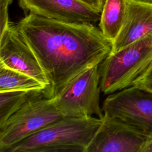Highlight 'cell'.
<instances>
[{
	"label": "cell",
	"instance_id": "obj_1",
	"mask_svg": "<svg viewBox=\"0 0 152 152\" xmlns=\"http://www.w3.org/2000/svg\"><path fill=\"white\" fill-rule=\"evenodd\" d=\"M14 24L46 75L49 86L45 94L48 98L57 96L80 73L99 65L112 50V42L93 24L32 14Z\"/></svg>",
	"mask_w": 152,
	"mask_h": 152
},
{
	"label": "cell",
	"instance_id": "obj_2",
	"mask_svg": "<svg viewBox=\"0 0 152 152\" xmlns=\"http://www.w3.org/2000/svg\"><path fill=\"white\" fill-rule=\"evenodd\" d=\"M102 119L64 117L10 147L6 152H86Z\"/></svg>",
	"mask_w": 152,
	"mask_h": 152
},
{
	"label": "cell",
	"instance_id": "obj_3",
	"mask_svg": "<svg viewBox=\"0 0 152 152\" xmlns=\"http://www.w3.org/2000/svg\"><path fill=\"white\" fill-rule=\"evenodd\" d=\"M152 68V32L110 52L99 64L101 91L107 94L134 86Z\"/></svg>",
	"mask_w": 152,
	"mask_h": 152
},
{
	"label": "cell",
	"instance_id": "obj_4",
	"mask_svg": "<svg viewBox=\"0 0 152 152\" xmlns=\"http://www.w3.org/2000/svg\"><path fill=\"white\" fill-rule=\"evenodd\" d=\"M65 117L53 98L42 94L27 101L0 125V152Z\"/></svg>",
	"mask_w": 152,
	"mask_h": 152
},
{
	"label": "cell",
	"instance_id": "obj_5",
	"mask_svg": "<svg viewBox=\"0 0 152 152\" xmlns=\"http://www.w3.org/2000/svg\"><path fill=\"white\" fill-rule=\"evenodd\" d=\"M100 74L99 65L75 77L55 97V104L65 117L85 118L95 115L102 119L100 106Z\"/></svg>",
	"mask_w": 152,
	"mask_h": 152
},
{
	"label": "cell",
	"instance_id": "obj_6",
	"mask_svg": "<svg viewBox=\"0 0 152 152\" xmlns=\"http://www.w3.org/2000/svg\"><path fill=\"white\" fill-rule=\"evenodd\" d=\"M104 113L117 118L149 137L152 135V93L131 86L108 96Z\"/></svg>",
	"mask_w": 152,
	"mask_h": 152
},
{
	"label": "cell",
	"instance_id": "obj_7",
	"mask_svg": "<svg viewBox=\"0 0 152 152\" xmlns=\"http://www.w3.org/2000/svg\"><path fill=\"white\" fill-rule=\"evenodd\" d=\"M148 138L121 119L104 113L86 152H141Z\"/></svg>",
	"mask_w": 152,
	"mask_h": 152
},
{
	"label": "cell",
	"instance_id": "obj_8",
	"mask_svg": "<svg viewBox=\"0 0 152 152\" xmlns=\"http://www.w3.org/2000/svg\"><path fill=\"white\" fill-rule=\"evenodd\" d=\"M18 5L25 15L74 23L94 24L99 21L102 12L79 0H18Z\"/></svg>",
	"mask_w": 152,
	"mask_h": 152
},
{
	"label": "cell",
	"instance_id": "obj_9",
	"mask_svg": "<svg viewBox=\"0 0 152 152\" xmlns=\"http://www.w3.org/2000/svg\"><path fill=\"white\" fill-rule=\"evenodd\" d=\"M0 64L25 73L47 86L49 83L36 56L17 31L14 23L0 35Z\"/></svg>",
	"mask_w": 152,
	"mask_h": 152
},
{
	"label": "cell",
	"instance_id": "obj_10",
	"mask_svg": "<svg viewBox=\"0 0 152 152\" xmlns=\"http://www.w3.org/2000/svg\"><path fill=\"white\" fill-rule=\"evenodd\" d=\"M152 32V4L127 0L122 27L113 42L111 52H116Z\"/></svg>",
	"mask_w": 152,
	"mask_h": 152
},
{
	"label": "cell",
	"instance_id": "obj_11",
	"mask_svg": "<svg viewBox=\"0 0 152 152\" xmlns=\"http://www.w3.org/2000/svg\"><path fill=\"white\" fill-rule=\"evenodd\" d=\"M127 9V0H105L99 26L110 41L115 40L124 24Z\"/></svg>",
	"mask_w": 152,
	"mask_h": 152
},
{
	"label": "cell",
	"instance_id": "obj_12",
	"mask_svg": "<svg viewBox=\"0 0 152 152\" xmlns=\"http://www.w3.org/2000/svg\"><path fill=\"white\" fill-rule=\"evenodd\" d=\"M46 89V86L33 77L0 64V92L25 91L45 93Z\"/></svg>",
	"mask_w": 152,
	"mask_h": 152
},
{
	"label": "cell",
	"instance_id": "obj_13",
	"mask_svg": "<svg viewBox=\"0 0 152 152\" xmlns=\"http://www.w3.org/2000/svg\"><path fill=\"white\" fill-rule=\"evenodd\" d=\"M42 92L25 91H7L0 92V125L30 99Z\"/></svg>",
	"mask_w": 152,
	"mask_h": 152
},
{
	"label": "cell",
	"instance_id": "obj_14",
	"mask_svg": "<svg viewBox=\"0 0 152 152\" xmlns=\"http://www.w3.org/2000/svg\"><path fill=\"white\" fill-rule=\"evenodd\" d=\"M12 2V0H0V35L8 28L10 24L8 8Z\"/></svg>",
	"mask_w": 152,
	"mask_h": 152
},
{
	"label": "cell",
	"instance_id": "obj_15",
	"mask_svg": "<svg viewBox=\"0 0 152 152\" xmlns=\"http://www.w3.org/2000/svg\"><path fill=\"white\" fill-rule=\"evenodd\" d=\"M134 86L152 93V68Z\"/></svg>",
	"mask_w": 152,
	"mask_h": 152
},
{
	"label": "cell",
	"instance_id": "obj_16",
	"mask_svg": "<svg viewBox=\"0 0 152 152\" xmlns=\"http://www.w3.org/2000/svg\"><path fill=\"white\" fill-rule=\"evenodd\" d=\"M87 5L102 11L104 4V0H79Z\"/></svg>",
	"mask_w": 152,
	"mask_h": 152
},
{
	"label": "cell",
	"instance_id": "obj_17",
	"mask_svg": "<svg viewBox=\"0 0 152 152\" xmlns=\"http://www.w3.org/2000/svg\"><path fill=\"white\" fill-rule=\"evenodd\" d=\"M141 152H152V135L147 138Z\"/></svg>",
	"mask_w": 152,
	"mask_h": 152
},
{
	"label": "cell",
	"instance_id": "obj_18",
	"mask_svg": "<svg viewBox=\"0 0 152 152\" xmlns=\"http://www.w3.org/2000/svg\"><path fill=\"white\" fill-rule=\"evenodd\" d=\"M140 1H142L144 2H146V3H149V4H152V0H138Z\"/></svg>",
	"mask_w": 152,
	"mask_h": 152
}]
</instances>
